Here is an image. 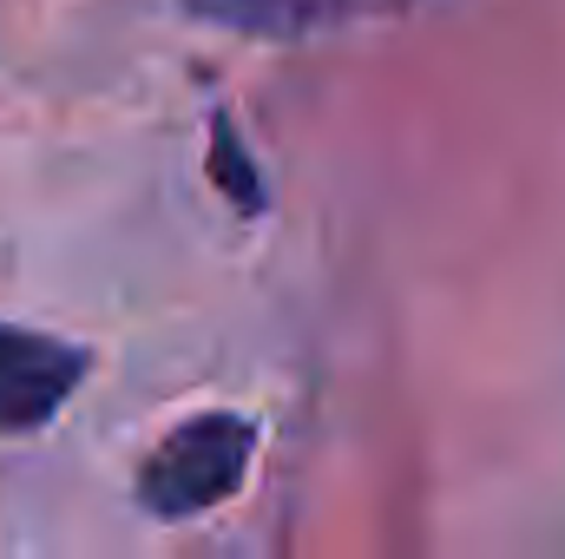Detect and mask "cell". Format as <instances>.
I'll return each instance as SVG.
<instances>
[{
    "label": "cell",
    "mask_w": 565,
    "mask_h": 559,
    "mask_svg": "<svg viewBox=\"0 0 565 559\" xmlns=\"http://www.w3.org/2000/svg\"><path fill=\"white\" fill-rule=\"evenodd\" d=\"M250 461H257V421L204 409L184 415L171 434H158V447L139 461L132 494L151 520H198L250 481Z\"/></svg>",
    "instance_id": "cell-1"
},
{
    "label": "cell",
    "mask_w": 565,
    "mask_h": 559,
    "mask_svg": "<svg viewBox=\"0 0 565 559\" xmlns=\"http://www.w3.org/2000/svg\"><path fill=\"white\" fill-rule=\"evenodd\" d=\"M86 376H93L86 342L0 323V434H40L79 395Z\"/></svg>",
    "instance_id": "cell-2"
},
{
    "label": "cell",
    "mask_w": 565,
    "mask_h": 559,
    "mask_svg": "<svg viewBox=\"0 0 565 559\" xmlns=\"http://www.w3.org/2000/svg\"><path fill=\"white\" fill-rule=\"evenodd\" d=\"M198 20H217L231 33H257V40H302L342 20H375V13H408L422 0H184Z\"/></svg>",
    "instance_id": "cell-3"
},
{
    "label": "cell",
    "mask_w": 565,
    "mask_h": 559,
    "mask_svg": "<svg viewBox=\"0 0 565 559\" xmlns=\"http://www.w3.org/2000/svg\"><path fill=\"white\" fill-rule=\"evenodd\" d=\"M217 178H224V184L237 178V198H244L250 211L264 204V198H257V171L244 165V151H237V139H231V126H224V119H217Z\"/></svg>",
    "instance_id": "cell-4"
}]
</instances>
